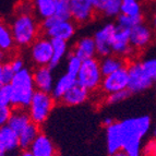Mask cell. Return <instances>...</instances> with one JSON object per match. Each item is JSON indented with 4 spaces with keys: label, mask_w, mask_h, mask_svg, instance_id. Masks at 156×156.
Wrapping results in <instances>:
<instances>
[{
    "label": "cell",
    "mask_w": 156,
    "mask_h": 156,
    "mask_svg": "<svg viewBox=\"0 0 156 156\" xmlns=\"http://www.w3.org/2000/svg\"><path fill=\"white\" fill-rule=\"evenodd\" d=\"M56 156H60V155H56Z\"/></svg>",
    "instance_id": "52"
},
{
    "label": "cell",
    "mask_w": 156,
    "mask_h": 156,
    "mask_svg": "<svg viewBox=\"0 0 156 156\" xmlns=\"http://www.w3.org/2000/svg\"><path fill=\"white\" fill-rule=\"evenodd\" d=\"M70 12L71 20L74 23L85 24L93 19L95 10L91 0H71Z\"/></svg>",
    "instance_id": "13"
},
{
    "label": "cell",
    "mask_w": 156,
    "mask_h": 156,
    "mask_svg": "<svg viewBox=\"0 0 156 156\" xmlns=\"http://www.w3.org/2000/svg\"><path fill=\"white\" fill-rule=\"evenodd\" d=\"M56 7L55 16L61 20H71L70 2L71 0H54Z\"/></svg>",
    "instance_id": "29"
},
{
    "label": "cell",
    "mask_w": 156,
    "mask_h": 156,
    "mask_svg": "<svg viewBox=\"0 0 156 156\" xmlns=\"http://www.w3.org/2000/svg\"><path fill=\"white\" fill-rule=\"evenodd\" d=\"M103 78L104 76L101 71L99 60L96 58H91L82 61L81 69L76 76V83L91 93L101 87Z\"/></svg>",
    "instance_id": "5"
},
{
    "label": "cell",
    "mask_w": 156,
    "mask_h": 156,
    "mask_svg": "<svg viewBox=\"0 0 156 156\" xmlns=\"http://www.w3.org/2000/svg\"><path fill=\"white\" fill-rule=\"evenodd\" d=\"M0 156H7V152L3 150L1 145H0Z\"/></svg>",
    "instance_id": "44"
},
{
    "label": "cell",
    "mask_w": 156,
    "mask_h": 156,
    "mask_svg": "<svg viewBox=\"0 0 156 156\" xmlns=\"http://www.w3.org/2000/svg\"><path fill=\"white\" fill-rule=\"evenodd\" d=\"M142 5L139 0H122L121 14L130 16H142Z\"/></svg>",
    "instance_id": "27"
},
{
    "label": "cell",
    "mask_w": 156,
    "mask_h": 156,
    "mask_svg": "<svg viewBox=\"0 0 156 156\" xmlns=\"http://www.w3.org/2000/svg\"><path fill=\"white\" fill-rule=\"evenodd\" d=\"M76 84V76H73L69 73L66 72L65 74L60 76L54 83V87H52L51 96L55 98V101H59L62 98L63 95L67 93L69 90L72 87L73 85Z\"/></svg>",
    "instance_id": "19"
},
{
    "label": "cell",
    "mask_w": 156,
    "mask_h": 156,
    "mask_svg": "<svg viewBox=\"0 0 156 156\" xmlns=\"http://www.w3.org/2000/svg\"><path fill=\"white\" fill-rule=\"evenodd\" d=\"M154 34H155V39H156V31H155V33H154Z\"/></svg>",
    "instance_id": "50"
},
{
    "label": "cell",
    "mask_w": 156,
    "mask_h": 156,
    "mask_svg": "<svg viewBox=\"0 0 156 156\" xmlns=\"http://www.w3.org/2000/svg\"><path fill=\"white\" fill-rule=\"evenodd\" d=\"M2 85H3V84H2V82H1V81H0V89H1V87H2Z\"/></svg>",
    "instance_id": "49"
},
{
    "label": "cell",
    "mask_w": 156,
    "mask_h": 156,
    "mask_svg": "<svg viewBox=\"0 0 156 156\" xmlns=\"http://www.w3.org/2000/svg\"><path fill=\"white\" fill-rule=\"evenodd\" d=\"M153 134L156 138V121H155V123H154V127H153Z\"/></svg>",
    "instance_id": "45"
},
{
    "label": "cell",
    "mask_w": 156,
    "mask_h": 156,
    "mask_svg": "<svg viewBox=\"0 0 156 156\" xmlns=\"http://www.w3.org/2000/svg\"><path fill=\"white\" fill-rule=\"evenodd\" d=\"M32 73H33L34 85H35L36 91L50 93L54 87V83H55L51 68L49 66L36 67L35 70L32 71Z\"/></svg>",
    "instance_id": "14"
},
{
    "label": "cell",
    "mask_w": 156,
    "mask_h": 156,
    "mask_svg": "<svg viewBox=\"0 0 156 156\" xmlns=\"http://www.w3.org/2000/svg\"><path fill=\"white\" fill-rule=\"evenodd\" d=\"M129 38H130V45L133 47V49L135 51H141L146 49L153 43L155 34L150 26L142 22L129 31Z\"/></svg>",
    "instance_id": "8"
},
{
    "label": "cell",
    "mask_w": 156,
    "mask_h": 156,
    "mask_svg": "<svg viewBox=\"0 0 156 156\" xmlns=\"http://www.w3.org/2000/svg\"><path fill=\"white\" fill-rule=\"evenodd\" d=\"M121 2L122 0H108L101 13L108 18H117L121 13Z\"/></svg>",
    "instance_id": "30"
},
{
    "label": "cell",
    "mask_w": 156,
    "mask_h": 156,
    "mask_svg": "<svg viewBox=\"0 0 156 156\" xmlns=\"http://www.w3.org/2000/svg\"><path fill=\"white\" fill-rule=\"evenodd\" d=\"M41 133V128L38 125L31 122L24 128L21 132L19 133V144L22 150H29L30 146L37 138V135Z\"/></svg>",
    "instance_id": "23"
},
{
    "label": "cell",
    "mask_w": 156,
    "mask_h": 156,
    "mask_svg": "<svg viewBox=\"0 0 156 156\" xmlns=\"http://www.w3.org/2000/svg\"><path fill=\"white\" fill-rule=\"evenodd\" d=\"M7 60V52L0 49V63H3Z\"/></svg>",
    "instance_id": "41"
},
{
    "label": "cell",
    "mask_w": 156,
    "mask_h": 156,
    "mask_svg": "<svg viewBox=\"0 0 156 156\" xmlns=\"http://www.w3.org/2000/svg\"><path fill=\"white\" fill-rule=\"evenodd\" d=\"M2 65H3V63H0V73H1V69H2Z\"/></svg>",
    "instance_id": "48"
},
{
    "label": "cell",
    "mask_w": 156,
    "mask_h": 156,
    "mask_svg": "<svg viewBox=\"0 0 156 156\" xmlns=\"http://www.w3.org/2000/svg\"><path fill=\"white\" fill-rule=\"evenodd\" d=\"M144 71L153 81H156V57H146L141 60Z\"/></svg>",
    "instance_id": "33"
},
{
    "label": "cell",
    "mask_w": 156,
    "mask_h": 156,
    "mask_svg": "<svg viewBox=\"0 0 156 156\" xmlns=\"http://www.w3.org/2000/svg\"><path fill=\"white\" fill-rule=\"evenodd\" d=\"M114 122H115V120L112 119V117H106V118H104V120H103V125L105 126V128L109 127V126L112 125Z\"/></svg>",
    "instance_id": "40"
},
{
    "label": "cell",
    "mask_w": 156,
    "mask_h": 156,
    "mask_svg": "<svg viewBox=\"0 0 156 156\" xmlns=\"http://www.w3.org/2000/svg\"><path fill=\"white\" fill-rule=\"evenodd\" d=\"M153 24L154 26H156V12L154 13V16H153Z\"/></svg>",
    "instance_id": "46"
},
{
    "label": "cell",
    "mask_w": 156,
    "mask_h": 156,
    "mask_svg": "<svg viewBox=\"0 0 156 156\" xmlns=\"http://www.w3.org/2000/svg\"><path fill=\"white\" fill-rule=\"evenodd\" d=\"M0 104L12 107V89L10 84H3L0 89Z\"/></svg>",
    "instance_id": "34"
},
{
    "label": "cell",
    "mask_w": 156,
    "mask_h": 156,
    "mask_svg": "<svg viewBox=\"0 0 156 156\" xmlns=\"http://www.w3.org/2000/svg\"><path fill=\"white\" fill-rule=\"evenodd\" d=\"M14 74H16V72L12 70L9 62L3 63L1 73H0V81L2 82V84H10L14 78Z\"/></svg>",
    "instance_id": "35"
},
{
    "label": "cell",
    "mask_w": 156,
    "mask_h": 156,
    "mask_svg": "<svg viewBox=\"0 0 156 156\" xmlns=\"http://www.w3.org/2000/svg\"><path fill=\"white\" fill-rule=\"evenodd\" d=\"M128 74H129V84L128 90L131 93H142L151 89L154 81L146 74L143 67L139 60H132L127 65Z\"/></svg>",
    "instance_id": "6"
},
{
    "label": "cell",
    "mask_w": 156,
    "mask_h": 156,
    "mask_svg": "<svg viewBox=\"0 0 156 156\" xmlns=\"http://www.w3.org/2000/svg\"><path fill=\"white\" fill-rule=\"evenodd\" d=\"M110 156H128V155L123 151H120V152H117V153L112 154V155H110Z\"/></svg>",
    "instance_id": "43"
},
{
    "label": "cell",
    "mask_w": 156,
    "mask_h": 156,
    "mask_svg": "<svg viewBox=\"0 0 156 156\" xmlns=\"http://www.w3.org/2000/svg\"><path fill=\"white\" fill-rule=\"evenodd\" d=\"M142 156H156V138L152 139L142 148Z\"/></svg>",
    "instance_id": "37"
},
{
    "label": "cell",
    "mask_w": 156,
    "mask_h": 156,
    "mask_svg": "<svg viewBox=\"0 0 156 156\" xmlns=\"http://www.w3.org/2000/svg\"><path fill=\"white\" fill-rule=\"evenodd\" d=\"M122 133L119 121H115L106 128V147L109 155L122 151Z\"/></svg>",
    "instance_id": "15"
},
{
    "label": "cell",
    "mask_w": 156,
    "mask_h": 156,
    "mask_svg": "<svg viewBox=\"0 0 156 156\" xmlns=\"http://www.w3.org/2000/svg\"><path fill=\"white\" fill-rule=\"evenodd\" d=\"M31 122V118H30V115L26 112V109L14 108V110H12V112H11L7 125L19 134L24 128H26V126Z\"/></svg>",
    "instance_id": "21"
},
{
    "label": "cell",
    "mask_w": 156,
    "mask_h": 156,
    "mask_svg": "<svg viewBox=\"0 0 156 156\" xmlns=\"http://www.w3.org/2000/svg\"><path fill=\"white\" fill-rule=\"evenodd\" d=\"M9 65L11 66V68H12V70L14 71V72H19V71H21L22 69H24L25 68V62H24V60L22 59L21 57H14L12 58V59L9 61Z\"/></svg>",
    "instance_id": "38"
},
{
    "label": "cell",
    "mask_w": 156,
    "mask_h": 156,
    "mask_svg": "<svg viewBox=\"0 0 156 156\" xmlns=\"http://www.w3.org/2000/svg\"><path fill=\"white\" fill-rule=\"evenodd\" d=\"M154 89H155V93H156V81H154Z\"/></svg>",
    "instance_id": "47"
},
{
    "label": "cell",
    "mask_w": 156,
    "mask_h": 156,
    "mask_svg": "<svg viewBox=\"0 0 156 156\" xmlns=\"http://www.w3.org/2000/svg\"><path fill=\"white\" fill-rule=\"evenodd\" d=\"M10 85L12 89V107L26 109L36 92L32 71L25 67L16 72Z\"/></svg>",
    "instance_id": "3"
},
{
    "label": "cell",
    "mask_w": 156,
    "mask_h": 156,
    "mask_svg": "<svg viewBox=\"0 0 156 156\" xmlns=\"http://www.w3.org/2000/svg\"><path fill=\"white\" fill-rule=\"evenodd\" d=\"M14 46H16V43L13 39L10 26L0 22V49H2L8 54L9 51H12Z\"/></svg>",
    "instance_id": "26"
},
{
    "label": "cell",
    "mask_w": 156,
    "mask_h": 156,
    "mask_svg": "<svg viewBox=\"0 0 156 156\" xmlns=\"http://www.w3.org/2000/svg\"><path fill=\"white\" fill-rule=\"evenodd\" d=\"M30 57L36 67L49 66L52 58L51 39L46 36L37 37L30 46Z\"/></svg>",
    "instance_id": "7"
},
{
    "label": "cell",
    "mask_w": 156,
    "mask_h": 156,
    "mask_svg": "<svg viewBox=\"0 0 156 156\" xmlns=\"http://www.w3.org/2000/svg\"><path fill=\"white\" fill-rule=\"evenodd\" d=\"M128 84H129V74L126 66L109 76H104L101 80V90L103 91V93L108 95L115 92L127 90Z\"/></svg>",
    "instance_id": "10"
},
{
    "label": "cell",
    "mask_w": 156,
    "mask_h": 156,
    "mask_svg": "<svg viewBox=\"0 0 156 156\" xmlns=\"http://www.w3.org/2000/svg\"><path fill=\"white\" fill-rule=\"evenodd\" d=\"M131 92L129 90H122V91H118L115 93L108 94L106 96V103L108 105H116L119 103H122L126 99H128L131 96Z\"/></svg>",
    "instance_id": "31"
},
{
    "label": "cell",
    "mask_w": 156,
    "mask_h": 156,
    "mask_svg": "<svg viewBox=\"0 0 156 156\" xmlns=\"http://www.w3.org/2000/svg\"><path fill=\"white\" fill-rule=\"evenodd\" d=\"M99 66H101V71L103 73V76H106L116 72L121 68L126 67L127 63H126L125 58H121L117 55L110 54V55L101 58V60L99 61Z\"/></svg>",
    "instance_id": "22"
},
{
    "label": "cell",
    "mask_w": 156,
    "mask_h": 156,
    "mask_svg": "<svg viewBox=\"0 0 156 156\" xmlns=\"http://www.w3.org/2000/svg\"><path fill=\"white\" fill-rule=\"evenodd\" d=\"M34 156H56V147L45 133H39L29 148Z\"/></svg>",
    "instance_id": "16"
},
{
    "label": "cell",
    "mask_w": 156,
    "mask_h": 156,
    "mask_svg": "<svg viewBox=\"0 0 156 156\" xmlns=\"http://www.w3.org/2000/svg\"><path fill=\"white\" fill-rule=\"evenodd\" d=\"M72 54H74L76 57L80 58L82 61L86 59H91V58H95L96 46H95L94 38L90 36L81 37L73 48Z\"/></svg>",
    "instance_id": "18"
},
{
    "label": "cell",
    "mask_w": 156,
    "mask_h": 156,
    "mask_svg": "<svg viewBox=\"0 0 156 156\" xmlns=\"http://www.w3.org/2000/svg\"><path fill=\"white\" fill-rule=\"evenodd\" d=\"M11 112H12V108L10 106L0 104V127H3L8 123Z\"/></svg>",
    "instance_id": "36"
},
{
    "label": "cell",
    "mask_w": 156,
    "mask_h": 156,
    "mask_svg": "<svg viewBox=\"0 0 156 156\" xmlns=\"http://www.w3.org/2000/svg\"><path fill=\"white\" fill-rule=\"evenodd\" d=\"M81 66H82V60L79 57H76L74 54H70L69 57H68L67 71L66 72L73 76H76L79 73V70L81 69Z\"/></svg>",
    "instance_id": "32"
},
{
    "label": "cell",
    "mask_w": 156,
    "mask_h": 156,
    "mask_svg": "<svg viewBox=\"0 0 156 156\" xmlns=\"http://www.w3.org/2000/svg\"><path fill=\"white\" fill-rule=\"evenodd\" d=\"M12 156H18V155H12Z\"/></svg>",
    "instance_id": "51"
},
{
    "label": "cell",
    "mask_w": 156,
    "mask_h": 156,
    "mask_svg": "<svg viewBox=\"0 0 156 156\" xmlns=\"http://www.w3.org/2000/svg\"><path fill=\"white\" fill-rule=\"evenodd\" d=\"M34 14L41 20L55 16L56 7L54 0H32Z\"/></svg>",
    "instance_id": "24"
},
{
    "label": "cell",
    "mask_w": 156,
    "mask_h": 156,
    "mask_svg": "<svg viewBox=\"0 0 156 156\" xmlns=\"http://www.w3.org/2000/svg\"><path fill=\"white\" fill-rule=\"evenodd\" d=\"M116 30V24L107 23L104 26L98 29L94 34V42L96 46V55L99 57L108 56L112 52V35Z\"/></svg>",
    "instance_id": "11"
},
{
    "label": "cell",
    "mask_w": 156,
    "mask_h": 156,
    "mask_svg": "<svg viewBox=\"0 0 156 156\" xmlns=\"http://www.w3.org/2000/svg\"><path fill=\"white\" fill-rule=\"evenodd\" d=\"M142 20H143L142 16H130L120 13L119 16H117V24L116 25L121 27V29L129 30L130 31L135 25L142 23Z\"/></svg>",
    "instance_id": "28"
},
{
    "label": "cell",
    "mask_w": 156,
    "mask_h": 156,
    "mask_svg": "<svg viewBox=\"0 0 156 156\" xmlns=\"http://www.w3.org/2000/svg\"><path fill=\"white\" fill-rule=\"evenodd\" d=\"M90 96V92L83 86L79 85L78 83L73 85L67 93L63 95V97L60 99V101L66 106H78L85 103Z\"/></svg>",
    "instance_id": "17"
},
{
    "label": "cell",
    "mask_w": 156,
    "mask_h": 156,
    "mask_svg": "<svg viewBox=\"0 0 156 156\" xmlns=\"http://www.w3.org/2000/svg\"><path fill=\"white\" fill-rule=\"evenodd\" d=\"M107 2H108V0H91V3L93 5L95 12H101V13Z\"/></svg>",
    "instance_id": "39"
},
{
    "label": "cell",
    "mask_w": 156,
    "mask_h": 156,
    "mask_svg": "<svg viewBox=\"0 0 156 156\" xmlns=\"http://www.w3.org/2000/svg\"><path fill=\"white\" fill-rule=\"evenodd\" d=\"M55 98L50 93L41 91L35 92L27 107V112L32 122L36 123L39 127L44 125L49 118L50 112L55 107Z\"/></svg>",
    "instance_id": "4"
},
{
    "label": "cell",
    "mask_w": 156,
    "mask_h": 156,
    "mask_svg": "<svg viewBox=\"0 0 156 156\" xmlns=\"http://www.w3.org/2000/svg\"><path fill=\"white\" fill-rule=\"evenodd\" d=\"M52 44V58L49 67L51 69L58 67L61 60L68 54V43L62 39H51Z\"/></svg>",
    "instance_id": "25"
},
{
    "label": "cell",
    "mask_w": 156,
    "mask_h": 156,
    "mask_svg": "<svg viewBox=\"0 0 156 156\" xmlns=\"http://www.w3.org/2000/svg\"><path fill=\"white\" fill-rule=\"evenodd\" d=\"M13 39L18 47H29L38 37L41 25L33 12V5L22 8L13 18L10 25Z\"/></svg>",
    "instance_id": "2"
},
{
    "label": "cell",
    "mask_w": 156,
    "mask_h": 156,
    "mask_svg": "<svg viewBox=\"0 0 156 156\" xmlns=\"http://www.w3.org/2000/svg\"><path fill=\"white\" fill-rule=\"evenodd\" d=\"M76 26L72 20H61L58 19L50 29L44 31L45 36L50 39H62L68 42L76 35Z\"/></svg>",
    "instance_id": "12"
},
{
    "label": "cell",
    "mask_w": 156,
    "mask_h": 156,
    "mask_svg": "<svg viewBox=\"0 0 156 156\" xmlns=\"http://www.w3.org/2000/svg\"><path fill=\"white\" fill-rule=\"evenodd\" d=\"M0 145L7 153H13L20 148L19 134L8 125L0 127Z\"/></svg>",
    "instance_id": "20"
},
{
    "label": "cell",
    "mask_w": 156,
    "mask_h": 156,
    "mask_svg": "<svg viewBox=\"0 0 156 156\" xmlns=\"http://www.w3.org/2000/svg\"><path fill=\"white\" fill-rule=\"evenodd\" d=\"M112 52L114 55H117L125 59L131 58L136 52L130 45L129 30L121 29L116 25L112 41Z\"/></svg>",
    "instance_id": "9"
},
{
    "label": "cell",
    "mask_w": 156,
    "mask_h": 156,
    "mask_svg": "<svg viewBox=\"0 0 156 156\" xmlns=\"http://www.w3.org/2000/svg\"><path fill=\"white\" fill-rule=\"evenodd\" d=\"M19 156H34V155L31 153V151H30V150H22L21 154H20Z\"/></svg>",
    "instance_id": "42"
},
{
    "label": "cell",
    "mask_w": 156,
    "mask_h": 156,
    "mask_svg": "<svg viewBox=\"0 0 156 156\" xmlns=\"http://www.w3.org/2000/svg\"><path fill=\"white\" fill-rule=\"evenodd\" d=\"M122 133V151L128 156H142V141L152 129L148 115L129 117L119 121Z\"/></svg>",
    "instance_id": "1"
}]
</instances>
